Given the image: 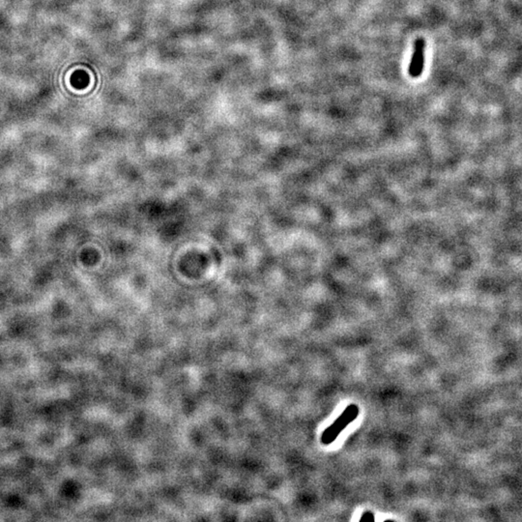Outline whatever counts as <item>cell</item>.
<instances>
[{
  "instance_id": "6da1fadb",
  "label": "cell",
  "mask_w": 522,
  "mask_h": 522,
  "mask_svg": "<svg viewBox=\"0 0 522 522\" xmlns=\"http://www.w3.org/2000/svg\"><path fill=\"white\" fill-rule=\"evenodd\" d=\"M359 406L355 403L349 404L343 413L335 420L334 423L326 428L321 434V443L323 445H331L337 440V438L343 431L348 425L358 418L359 416Z\"/></svg>"
},
{
  "instance_id": "7a4b0ae2",
  "label": "cell",
  "mask_w": 522,
  "mask_h": 522,
  "mask_svg": "<svg viewBox=\"0 0 522 522\" xmlns=\"http://www.w3.org/2000/svg\"><path fill=\"white\" fill-rule=\"evenodd\" d=\"M425 49L426 42L423 38L416 40L414 46V52L411 57L410 64L408 67V74L411 77L417 78L421 77L425 67Z\"/></svg>"
},
{
  "instance_id": "3957f363",
  "label": "cell",
  "mask_w": 522,
  "mask_h": 522,
  "mask_svg": "<svg viewBox=\"0 0 522 522\" xmlns=\"http://www.w3.org/2000/svg\"><path fill=\"white\" fill-rule=\"evenodd\" d=\"M71 83L76 88H83L88 85V77L83 72H77L71 78Z\"/></svg>"
},
{
  "instance_id": "277c9868",
  "label": "cell",
  "mask_w": 522,
  "mask_h": 522,
  "mask_svg": "<svg viewBox=\"0 0 522 522\" xmlns=\"http://www.w3.org/2000/svg\"><path fill=\"white\" fill-rule=\"evenodd\" d=\"M374 514L372 512H369L367 511L365 513H363L361 518H360V521H374Z\"/></svg>"
}]
</instances>
